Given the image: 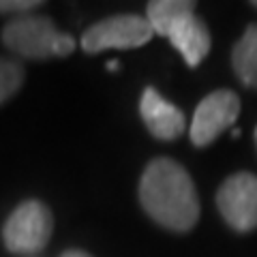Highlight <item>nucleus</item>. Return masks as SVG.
<instances>
[{"mask_svg":"<svg viewBox=\"0 0 257 257\" xmlns=\"http://www.w3.org/2000/svg\"><path fill=\"white\" fill-rule=\"evenodd\" d=\"M39 7H43L41 0H0V13L15 15V18L30 15L35 9H39Z\"/></svg>","mask_w":257,"mask_h":257,"instance_id":"f8f14e48","label":"nucleus"},{"mask_svg":"<svg viewBox=\"0 0 257 257\" xmlns=\"http://www.w3.org/2000/svg\"><path fill=\"white\" fill-rule=\"evenodd\" d=\"M216 208L231 229L246 234L257 227V176L238 172L216 191Z\"/></svg>","mask_w":257,"mask_h":257,"instance_id":"39448f33","label":"nucleus"},{"mask_svg":"<svg viewBox=\"0 0 257 257\" xmlns=\"http://www.w3.org/2000/svg\"><path fill=\"white\" fill-rule=\"evenodd\" d=\"M3 43L7 50L15 56L30 60H45V58H64L73 54L75 39L71 35L58 32L54 22L45 15H22L13 18L3 28Z\"/></svg>","mask_w":257,"mask_h":257,"instance_id":"f03ea898","label":"nucleus"},{"mask_svg":"<svg viewBox=\"0 0 257 257\" xmlns=\"http://www.w3.org/2000/svg\"><path fill=\"white\" fill-rule=\"evenodd\" d=\"M140 204L155 223L170 231H189L199 219V197L189 172L174 159L150 161L140 180Z\"/></svg>","mask_w":257,"mask_h":257,"instance_id":"f257e3e1","label":"nucleus"},{"mask_svg":"<svg viewBox=\"0 0 257 257\" xmlns=\"http://www.w3.org/2000/svg\"><path fill=\"white\" fill-rule=\"evenodd\" d=\"M24 75L26 73H24L22 62L11 58H0V105L5 101H9L22 88Z\"/></svg>","mask_w":257,"mask_h":257,"instance_id":"9b49d317","label":"nucleus"},{"mask_svg":"<svg viewBox=\"0 0 257 257\" xmlns=\"http://www.w3.org/2000/svg\"><path fill=\"white\" fill-rule=\"evenodd\" d=\"M140 114H142L144 124H146V128L150 131V135L161 142L178 140L184 133V128H187L182 111L176 107L174 103L163 99L152 86H148L142 94Z\"/></svg>","mask_w":257,"mask_h":257,"instance_id":"0eeeda50","label":"nucleus"},{"mask_svg":"<svg viewBox=\"0 0 257 257\" xmlns=\"http://www.w3.org/2000/svg\"><path fill=\"white\" fill-rule=\"evenodd\" d=\"M195 3L193 0H152L146 7V20L155 30V35L167 37V32L184 15L195 13Z\"/></svg>","mask_w":257,"mask_h":257,"instance_id":"9d476101","label":"nucleus"},{"mask_svg":"<svg viewBox=\"0 0 257 257\" xmlns=\"http://www.w3.org/2000/svg\"><path fill=\"white\" fill-rule=\"evenodd\" d=\"M167 39L182 54L187 67L191 69H195L206 58L208 52H210V43H212L206 24L195 13H189L182 20L176 22L172 30L167 32Z\"/></svg>","mask_w":257,"mask_h":257,"instance_id":"6e6552de","label":"nucleus"},{"mask_svg":"<svg viewBox=\"0 0 257 257\" xmlns=\"http://www.w3.org/2000/svg\"><path fill=\"white\" fill-rule=\"evenodd\" d=\"M251 5H253V7H255V9H257V0H253V3H251Z\"/></svg>","mask_w":257,"mask_h":257,"instance_id":"dca6fc26","label":"nucleus"},{"mask_svg":"<svg viewBox=\"0 0 257 257\" xmlns=\"http://www.w3.org/2000/svg\"><path fill=\"white\" fill-rule=\"evenodd\" d=\"M60 257H92V255L82 251V248H67V251H64Z\"/></svg>","mask_w":257,"mask_h":257,"instance_id":"ddd939ff","label":"nucleus"},{"mask_svg":"<svg viewBox=\"0 0 257 257\" xmlns=\"http://www.w3.org/2000/svg\"><path fill=\"white\" fill-rule=\"evenodd\" d=\"M54 231L52 210L39 199H26L3 225V242L11 253L28 255L45 248Z\"/></svg>","mask_w":257,"mask_h":257,"instance_id":"7ed1b4c3","label":"nucleus"},{"mask_svg":"<svg viewBox=\"0 0 257 257\" xmlns=\"http://www.w3.org/2000/svg\"><path fill=\"white\" fill-rule=\"evenodd\" d=\"M240 116V99L234 90H214L199 101L195 114L191 120L189 138L193 146L204 148L219 138L223 131H227Z\"/></svg>","mask_w":257,"mask_h":257,"instance_id":"423d86ee","label":"nucleus"},{"mask_svg":"<svg viewBox=\"0 0 257 257\" xmlns=\"http://www.w3.org/2000/svg\"><path fill=\"white\" fill-rule=\"evenodd\" d=\"M253 140H255V148H257V126H255V133H253Z\"/></svg>","mask_w":257,"mask_h":257,"instance_id":"2eb2a0df","label":"nucleus"},{"mask_svg":"<svg viewBox=\"0 0 257 257\" xmlns=\"http://www.w3.org/2000/svg\"><path fill=\"white\" fill-rule=\"evenodd\" d=\"M231 67L246 88L257 90V24L246 26L231 50Z\"/></svg>","mask_w":257,"mask_h":257,"instance_id":"1a4fd4ad","label":"nucleus"},{"mask_svg":"<svg viewBox=\"0 0 257 257\" xmlns=\"http://www.w3.org/2000/svg\"><path fill=\"white\" fill-rule=\"evenodd\" d=\"M107 69L109 71H118L120 69V62H107Z\"/></svg>","mask_w":257,"mask_h":257,"instance_id":"4468645a","label":"nucleus"},{"mask_svg":"<svg viewBox=\"0 0 257 257\" xmlns=\"http://www.w3.org/2000/svg\"><path fill=\"white\" fill-rule=\"evenodd\" d=\"M155 30L146 18L135 13L111 15L92 24L82 35V50L86 54H99L105 50H135L146 45Z\"/></svg>","mask_w":257,"mask_h":257,"instance_id":"20e7f679","label":"nucleus"}]
</instances>
